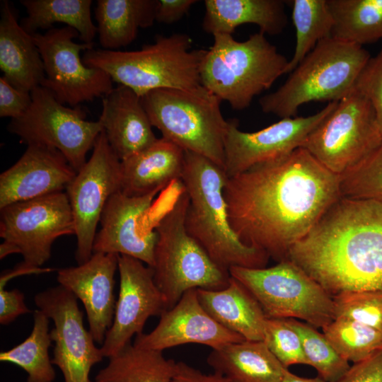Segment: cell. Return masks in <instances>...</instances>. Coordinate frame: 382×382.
Returning a JSON list of instances; mask_svg holds the SVG:
<instances>
[{
	"mask_svg": "<svg viewBox=\"0 0 382 382\" xmlns=\"http://www.w3.org/2000/svg\"><path fill=\"white\" fill-rule=\"evenodd\" d=\"M224 195L239 239L278 262L341 197L339 175L302 147L227 178Z\"/></svg>",
	"mask_w": 382,
	"mask_h": 382,
	"instance_id": "cell-1",
	"label": "cell"
},
{
	"mask_svg": "<svg viewBox=\"0 0 382 382\" xmlns=\"http://www.w3.org/2000/svg\"><path fill=\"white\" fill-rule=\"evenodd\" d=\"M287 259L332 297L382 291V203L340 197Z\"/></svg>",
	"mask_w": 382,
	"mask_h": 382,
	"instance_id": "cell-2",
	"label": "cell"
},
{
	"mask_svg": "<svg viewBox=\"0 0 382 382\" xmlns=\"http://www.w3.org/2000/svg\"><path fill=\"white\" fill-rule=\"evenodd\" d=\"M227 178L222 167L185 151L180 182L189 198L185 217L187 231L215 263L227 271L232 267H266L269 255L243 243L230 225L224 195Z\"/></svg>",
	"mask_w": 382,
	"mask_h": 382,
	"instance_id": "cell-3",
	"label": "cell"
},
{
	"mask_svg": "<svg viewBox=\"0 0 382 382\" xmlns=\"http://www.w3.org/2000/svg\"><path fill=\"white\" fill-rule=\"evenodd\" d=\"M191 37L184 33L158 35L154 43L136 51L94 48L82 59L90 67L108 73L118 85L139 96L161 88L188 89L201 85L200 69L206 50L192 49Z\"/></svg>",
	"mask_w": 382,
	"mask_h": 382,
	"instance_id": "cell-4",
	"label": "cell"
},
{
	"mask_svg": "<svg viewBox=\"0 0 382 382\" xmlns=\"http://www.w3.org/2000/svg\"><path fill=\"white\" fill-rule=\"evenodd\" d=\"M371 58L363 46L330 37L320 41L275 91L262 96L265 113L281 118L296 117L303 104L339 102L355 86Z\"/></svg>",
	"mask_w": 382,
	"mask_h": 382,
	"instance_id": "cell-5",
	"label": "cell"
},
{
	"mask_svg": "<svg viewBox=\"0 0 382 382\" xmlns=\"http://www.w3.org/2000/svg\"><path fill=\"white\" fill-rule=\"evenodd\" d=\"M200 69L201 85L235 110L248 108L253 98L286 74L289 60L258 32L245 41L232 35H213Z\"/></svg>",
	"mask_w": 382,
	"mask_h": 382,
	"instance_id": "cell-6",
	"label": "cell"
},
{
	"mask_svg": "<svg viewBox=\"0 0 382 382\" xmlns=\"http://www.w3.org/2000/svg\"><path fill=\"white\" fill-rule=\"evenodd\" d=\"M188 203L187 193L180 183L178 194L158 214L154 226L157 240L151 268L167 310L190 289L219 290L231 280L229 272L215 263L187 231L185 217Z\"/></svg>",
	"mask_w": 382,
	"mask_h": 382,
	"instance_id": "cell-7",
	"label": "cell"
},
{
	"mask_svg": "<svg viewBox=\"0 0 382 382\" xmlns=\"http://www.w3.org/2000/svg\"><path fill=\"white\" fill-rule=\"evenodd\" d=\"M141 98L152 126L163 138L224 168L228 121L215 94L200 85L188 89H156Z\"/></svg>",
	"mask_w": 382,
	"mask_h": 382,
	"instance_id": "cell-8",
	"label": "cell"
},
{
	"mask_svg": "<svg viewBox=\"0 0 382 382\" xmlns=\"http://www.w3.org/2000/svg\"><path fill=\"white\" fill-rule=\"evenodd\" d=\"M228 271L255 297L267 318H298L322 328L335 318L333 298L289 259L270 267H232Z\"/></svg>",
	"mask_w": 382,
	"mask_h": 382,
	"instance_id": "cell-9",
	"label": "cell"
},
{
	"mask_svg": "<svg viewBox=\"0 0 382 382\" xmlns=\"http://www.w3.org/2000/svg\"><path fill=\"white\" fill-rule=\"evenodd\" d=\"M382 143L370 102L354 90L307 137L302 148L332 173L340 175Z\"/></svg>",
	"mask_w": 382,
	"mask_h": 382,
	"instance_id": "cell-10",
	"label": "cell"
},
{
	"mask_svg": "<svg viewBox=\"0 0 382 382\" xmlns=\"http://www.w3.org/2000/svg\"><path fill=\"white\" fill-rule=\"evenodd\" d=\"M30 94V107L22 116L11 120L8 130L27 145L56 149L79 171L87 161V153L103 130L101 123L86 120V112L79 106H65L42 86Z\"/></svg>",
	"mask_w": 382,
	"mask_h": 382,
	"instance_id": "cell-11",
	"label": "cell"
},
{
	"mask_svg": "<svg viewBox=\"0 0 382 382\" xmlns=\"http://www.w3.org/2000/svg\"><path fill=\"white\" fill-rule=\"evenodd\" d=\"M33 37L44 64L45 77L41 86L61 103L74 108L112 90L113 81L108 73L83 63L81 52L93 49L94 43L76 42L79 35L74 28H52Z\"/></svg>",
	"mask_w": 382,
	"mask_h": 382,
	"instance_id": "cell-12",
	"label": "cell"
},
{
	"mask_svg": "<svg viewBox=\"0 0 382 382\" xmlns=\"http://www.w3.org/2000/svg\"><path fill=\"white\" fill-rule=\"evenodd\" d=\"M1 210L0 236L14 245L29 266L40 267L51 256L54 241L75 234L66 192L7 205Z\"/></svg>",
	"mask_w": 382,
	"mask_h": 382,
	"instance_id": "cell-13",
	"label": "cell"
},
{
	"mask_svg": "<svg viewBox=\"0 0 382 382\" xmlns=\"http://www.w3.org/2000/svg\"><path fill=\"white\" fill-rule=\"evenodd\" d=\"M120 163L103 130L90 158L66 188L74 221L78 265L92 256L96 228L105 205L112 195L120 191Z\"/></svg>",
	"mask_w": 382,
	"mask_h": 382,
	"instance_id": "cell-14",
	"label": "cell"
},
{
	"mask_svg": "<svg viewBox=\"0 0 382 382\" xmlns=\"http://www.w3.org/2000/svg\"><path fill=\"white\" fill-rule=\"evenodd\" d=\"M34 301L54 323L50 331L54 342L52 362L61 370L64 382H92L91 369L104 357L84 326L77 298L59 285L36 294Z\"/></svg>",
	"mask_w": 382,
	"mask_h": 382,
	"instance_id": "cell-15",
	"label": "cell"
},
{
	"mask_svg": "<svg viewBox=\"0 0 382 382\" xmlns=\"http://www.w3.org/2000/svg\"><path fill=\"white\" fill-rule=\"evenodd\" d=\"M337 104V102L328 103L319 112L307 117L282 118L253 132L241 131L237 120H229L224 139V170L227 177L237 175L301 147L309 134Z\"/></svg>",
	"mask_w": 382,
	"mask_h": 382,
	"instance_id": "cell-16",
	"label": "cell"
},
{
	"mask_svg": "<svg viewBox=\"0 0 382 382\" xmlns=\"http://www.w3.org/2000/svg\"><path fill=\"white\" fill-rule=\"evenodd\" d=\"M120 288L111 327L100 347L104 357L110 358L142 332L147 320L161 316L166 303L156 286L151 267L132 257L119 255Z\"/></svg>",
	"mask_w": 382,
	"mask_h": 382,
	"instance_id": "cell-17",
	"label": "cell"
},
{
	"mask_svg": "<svg viewBox=\"0 0 382 382\" xmlns=\"http://www.w3.org/2000/svg\"><path fill=\"white\" fill-rule=\"evenodd\" d=\"M243 340L209 316L195 289L186 291L174 306L166 310L151 332L137 335L133 345L163 352L187 344L202 345L214 349Z\"/></svg>",
	"mask_w": 382,
	"mask_h": 382,
	"instance_id": "cell-18",
	"label": "cell"
},
{
	"mask_svg": "<svg viewBox=\"0 0 382 382\" xmlns=\"http://www.w3.org/2000/svg\"><path fill=\"white\" fill-rule=\"evenodd\" d=\"M158 192L141 197H129L121 191L112 195L100 216V229L96 234L93 253L127 255L152 267L157 234L154 229L140 230L139 223Z\"/></svg>",
	"mask_w": 382,
	"mask_h": 382,
	"instance_id": "cell-19",
	"label": "cell"
},
{
	"mask_svg": "<svg viewBox=\"0 0 382 382\" xmlns=\"http://www.w3.org/2000/svg\"><path fill=\"white\" fill-rule=\"evenodd\" d=\"M119 255L93 253L86 262L59 269V285L71 291L83 303L89 331L95 341L103 345L113 321L116 300L115 274L118 270Z\"/></svg>",
	"mask_w": 382,
	"mask_h": 382,
	"instance_id": "cell-20",
	"label": "cell"
},
{
	"mask_svg": "<svg viewBox=\"0 0 382 382\" xmlns=\"http://www.w3.org/2000/svg\"><path fill=\"white\" fill-rule=\"evenodd\" d=\"M77 172L56 149L30 144L0 175V209L13 203L62 192Z\"/></svg>",
	"mask_w": 382,
	"mask_h": 382,
	"instance_id": "cell-21",
	"label": "cell"
},
{
	"mask_svg": "<svg viewBox=\"0 0 382 382\" xmlns=\"http://www.w3.org/2000/svg\"><path fill=\"white\" fill-rule=\"evenodd\" d=\"M98 120L120 161L144 150L157 139L141 96L122 85L105 96Z\"/></svg>",
	"mask_w": 382,
	"mask_h": 382,
	"instance_id": "cell-22",
	"label": "cell"
},
{
	"mask_svg": "<svg viewBox=\"0 0 382 382\" xmlns=\"http://www.w3.org/2000/svg\"><path fill=\"white\" fill-rule=\"evenodd\" d=\"M185 151L161 137L144 150L121 161L120 191L129 197L161 192L180 181Z\"/></svg>",
	"mask_w": 382,
	"mask_h": 382,
	"instance_id": "cell-23",
	"label": "cell"
},
{
	"mask_svg": "<svg viewBox=\"0 0 382 382\" xmlns=\"http://www.w3.org/2000/svg\"><path fill=\"white\" fill-rule=\"evenodd\" d=\"M0 69L14 87L28 93L42 85L43 62L32 35L18 23L8 1L1 3Z\"/></svg>",
	"mask_w": 382,
	"mask_h": 382,
	"instance_id": "cell-24",
	"label": "cell"
},
{
	"mask_svg": "<svg viewBox=\"0 0 382 382\" xmlns=\"http://www.w3.org/2000/svg\"><path fill=\"white\" fill-rule=\"evenodd\" d=\"M197 290L201 305L218 323L245 340L263 341L267 317L241 282L231 277L224 289Z\"/></svg>",
	"mask_w": 382,
	"mask_h": 382,
	"instance_id": "cell-25",
	"label": "cell"
},
{
	"mask_svg": "<svg viewBox=\"0 0 382 382\" xmlns=\"http://www.w3.org/2000/svg\"><path fill=\"white\" fill-rule=\"evenodd\" d=\"M282 0H205L203 30L212 35H232L236 28L250 23L270 35L283 32L288 23Z\"/></svg>",
	"mask_w": 382,
	"mask_h": 382,
	"instance_id": "cell-26",
	"label": "cell"
},
{
	"mask_svg": "<svg viewBox=\"0 0 382 382\" xmlns=\"http://www.w3.org/2000/svg\"><path fill=\"white\" fill-rule=\"evenodd\" d=\"M207 362L231 382H282L288 369L264 341L243 340L212 349Z\"/></svg>",
	"mask_w": 382,
	"mask_h": 382,
	"instance_id": "cell-27",
	"label": "cell"
},
{
	"mask_svg": "<svg viewBox=\"0 0 382 382\" xmlns=\"http://www.w3.org/2000/svg\"><path fill=\"white\" fill-rule=\"evenodd\" d=\"M157 0H98L97 33L103 50L115 51L132 43L139 28L156 21Z\"/></svg>",
	"mask_w": 382,
	"mask_h": 382,
	"instance_id": "cell-28",
	"label": "cell"
},
{
	"mask_svg": "<svg viewBox=\"0 0 382 382\" xmlns=\"http://www.w3.org/2000/svg\"><path fill=\"white\" fill-rule=\"evenodd\" d=\"M176 363L166 358L163 352L130 343L109 358L94 382H173Z\"/></svg>",
	"mask_w": 382,
	"mask_h": 382,
	"instance_id": "cell-29",
	"label": "cell"
},
{
	"mask_svg": "<svg viewBox=\"0 0 382 382\" xmlns=\"http://www.w3.org/2000/svg\"><path fill=\"white\" fill-rule=\"evenodd\" d=\"M27 16L21 25L30 35L46 29L56 23L74 28L84 43H93L97 27L92 21L91 0H23Z\"/></svg>",
	"mask_w": 382,
	"mask_h": 382,
	"instance_id": "cell-30",
	"label": "cell"
},
{
	"mask_svg": "<svg viewBox=\"0 0 382 382\" xmlns=\"http://www.w3.org/2000/svg\"><path fill=\"white\" fill-rule=\"evenodd\" d=\"M331 37L363 46L382 39V0H327Z\"/></svg>",
	"mask_w": 382,
	"mask_h": 382,
	"instance_id": "cell-31",
	"label": "cell"
},
{
	"mask_svg": "<svg viewBox=\"0 0 382 382\" xmlns=\"http://www.w3.org/2000/svg\"><path fill=\"white\" fill-rule=\"evenodd\" d=\"M30 335L11 349L1 352L0 361L13 364L27 374V382H53L55 371L49 355L52 342L49 332L50 318L40 310L33 313Z\"/></svg>",
	"mask_w": 382,
	"mask_h": 382,
	"instance_id": "cell-32",
	"label": "cell"
},
{
	"mask_svg": "<svg viewBox=\"0 0 382 382\" xmlns=\"http://www.w3.org/2000/svg\"><path fill=\"white\" fill-rule=\"evenodd\" d=\"M291 18L296 29V47L286 74L291 73L317 44L331 37L333 18L327 0H292Z\"/></svg>",
	"mask_w": 382,
	"mask_h": 382,
	"instance_id": "cell-33",
	"label": "cell"
},
{
	"mask_svg": "<svg viewBox=\"0 0 382 382\" xmlns=\"http://www.w3.org/2000/svg\"><path fill=\"white\" fill-rule=\"evenodd\" d=\"M323 331L337 352L353 364L382 351V331L358 322L337 318Z\"/></svg>",
	"mask_w": 382,
	"mask_h": 382,
	"instance_id": "cell-34",
	"label": "cell"
},
{
	"mask_svg": "<svg viewBox=\"0 0 382 382\" xmlns=\"http://www.w3.org/2000/svg\"><path fill=\"white\" fill-rule=\"evenodd\" d=\"M299 335L308 365L313 366L319 377L326 382H335L350 368L349 361L342 358L324 334L308 323L286 318Z\"/></svg>",
	"mask_w": 382,
	"mask_h": 382,
	"instance_id": "cell-35",
	"label": "cell"
},
{
	"mask_svg": "<svg viewBox=\"0 0 382 382\" xmlns=\"http://www.w3.org/2000/svg\"><path fill=\"white\" fill-rule=\"evenodd\" d=\"M339 178L342 197L382 203V143Z\"/></svg>",
	"mask_w": 382,
	"mask_h": 382,
	"instance_id": "cell-36",
	"label": "cell"
},
{
	"mask_svg": "<svg viewBox=\"0 0 382 382\" xmlns=\"http://www.w3.org/2000/svg\"><path fill=\"white\" fill-rule=\"evenodd\" d=\"M332 298L335 318L352 320L382 331V291L347 292Z\"/></svg>",
	"mask_w": 382,
	"mask_h": 382,
	"instance_id": "cell-37",
	"label": "cell"
},
{
	"mask_svg": "<svg viewBox=\"0 0 382 382\" xmlns=\"http://www.w3.org/2000/svg\"><path fill=\"white\" fill-rule=\"evenodd\" d=\"M263 341L284 367L308 365L301 338L286 318H267Z\"/></svg>",
	"mask_w": 382,
	"mask_h": 382,
	"instance_id": "cell-38",
	"label": "cell"
},
{
	"mask_svg": "<svg viewBox=\"0 0 382 382\" xmlns=\"http://www.w3.org/2000/svg\"><path fill=\"white\" fill-rule=\"evenodd\" d=\"M354 88L370 102L382 134V49L369 59Z\"/></svg>",
	"mask_w": 382,
	"mask_h": 382,
	"instance_id": "cell-39",
	"label": "cell"
},
{
	"mask_svg": "<svg viewBox=\"0 0 382 382\" xmlns=\"http://www.w3.org/2000/svg\"><path fill=\"white\" fill-rule=\"evenodd\" d=\"M32 102L30 93L11 85L3 76L0 77V117L16 119L22 116Z\"/></svg>",
	"mask_w": 382,
	"mask_h": 382,
	"instance_id": "cell-40",
	"label": "cell"
},
{
	"mask_svg": "<svg viewBox=\"0 0 382 382\" xmlns=\"http://www.w3.org/2000/svg\"><path fill=\"white\" fill-rule=\"evenodd\" d=\"M335 382H382V351L350 366L345 374Z\"/></svg>",
	"mask_w": 382,
	"mask_h": 382,
	"instance_id": "cell-41",
	"label": "cell"
},
{
	"mask_svg": "<svg viewBox=\"0 0 382 382\" xmlns=\"http://www.w3.org/2000/svg\"><path fill=\"white\" fill-rule=\"evenodd\" d=\"M30 313L24 302V294L18 289H0V323L8 325L19 316Z\"/></svg>",
	"mask_w": 382,
	"mask_h": 382,
	"instance_id": "cell-42",
	"label": "cell"
},
{
	"mask_svg": "<svg viewBox=\"0 0 382 382\" xmlns=\"http://www.w3.org/2000/svg\"><path fill=\"white\" fill-rule=\"evenodd\" d=\"M196 0H157L156 21L171 24L186 15Z\"/></svg>",
	"mask_w": 382,
	"mask_h": 382,
	"instance_id": "cell-43",
	"label": "cell"
},
{
	"mask_svg": "<svg viewBox=\"0 0 382 382\" xmlns=\"http://www.w3.org/2000/svg\"><path fill=\"white\" fill-rule=\"evenodd\" d=\"M173 382H231L221 374H206L184 361H177Z\"/></svg>",
	"mask_w": 382,
	"mask_h": 382,
	"instance_id": "cell-44",
	"label": "cell"
},
{
	"mask_svg": "<svg viewBox=\"0 0 382 382\" xmlns=\"http://www.w3.org/2000/svg\"><path fill=\"white\" fill-rule=\"evenodd\" d=\"M53 271L51 268H42L29 266L23 262L17 265L13 270H9L2 272L0 277V289H4L7 282L11 279L25 274H42Z\"/></svg>",
	"mask_w": 382,
	"mask_h": 382,
	"instance_id": "cell-45",
	"label": "cell"
},
{
	"mask_svg": "<svg viewBox=\"0 0 382 382\" xmlns=\"http://www.w3.org/2000/svg\"><path fill=\"white\" fill-rule=\"evenodd\" d=\"M282 382H326L320 377L306 378L299 376L288 369H286L284 372V376Z\"/></svg>",
	"mask_w": 382,
	"mask_h": 382,
	"instance_id": "cell-46",
	"label": "cell"
},
{
	"mask_svg": "<svg viewBox=\"0 0 382 382\" xmlns=\"http://www.w3.org/2000/svg\"><path fill=\"white\" fill-rule=\"evenodd\" d=\"M13 253H20L18 249L14 245L3 241L0 245V259Z\"/></svg>",
	"mask_w": 382,
	"mask_h": 382,
	"instance_id": "cell-47",
	"label": "cell"
}]
</instances>
